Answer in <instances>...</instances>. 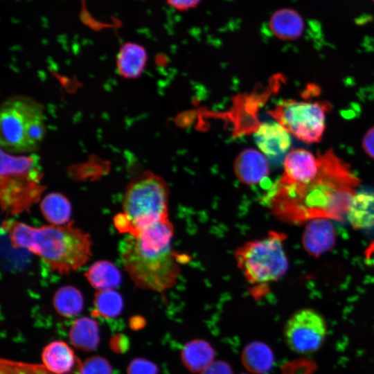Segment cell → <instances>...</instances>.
I'll return each mask as SVG.
<instances>
[{
	"mask_svg": "<svg viewBox=\"0 0 374 374\" xmlns=\"http://www.w3.org/2000/svg\"><path fill=\"white\" fill-rule=\"evenodd\" d=\"M322 153L323 170L312 183L286 193H269L265 204L282 220L341 218L347 213L359 179L349 165L338 157L332 149Z\"/></svg>",
	"mask_w": 374,
	"mask_h": 374,
	"instance_id": "obj_1",
	"label": "cell"
},
{
	"mask_svg": "<svg viewBox=\"0 0 374 374\" xmlns=\"http://www.w3.org/2000/svg\"><path fill=\"white\" fill-rule=\"evenodd\" d=\"M173 233L167 220L128 234L121 241L123 265L136 287L163 292L176 283L181 258L172 249Z\"/></svg>",
	"mask_w": 374,
	"mask_h": 374,
	"instance_id": "obj_2",
	"label": "cell"
},
{
	"mask_svg": "<svg viewBox=\"0 0 374 374\" xmlns=\"http://www.w3.org/2000/svg\"><path fill=\"white\" fill-rule=\"evenodd\" d=\"M2 226L13 247L28 249L61 274L78 269L91 256L89 234L73 226L71 222L33 227L23 222L5 221Z\"/></svg>",
	"mask_w": 374,
	"mask_h": 374,
	"instance_id": "obj_3",
	"label": "cell"
},
{
	"mask_svg": "<svg viewBox=\"0 0 374 374\" xmlns=\"http://www.w3.org/2000/svg\"><path fill=\"white\" fill-rule=\"evenodd\" d=\"M169 189L159 175L145 171L127 186L123 199V213L114 219L116 227L133 234L154 223L168 220Z\"/></svg>",
	"mask_w": 374,
	"mask_h": 374,
	"instance_id": "obj_4",
	"label": "cell"
},
{
	"mask_svg": "<svg viewBox=\"0 0 374 374\" xmlns=\"http://www.w3.org/2000/svg\"><path fill=\"white\" fill-rule=\"evenodd\" d=\"M46 133L43 106L33 98L15 96L7 98L0 109V143L6 152L35 151Z\"/></svg>",
	"mask_w": 374,
	"mask_h": 374,
	"instance_id": "obj_5",
	"label": "cell"
},
{
	"mask_svg": "<svg viewBox=\"0 0 374 374\" xmlns=\"http://www.w3.org/2000/svg\"><path fill=\"white\" fill-rule=\"evenodd\" d=\"M41 177L33 157L2 152L0 202L3 212L14 215L29 211L44 190Z\"/></svg>",
	"mask_w": 374,
	"mask_h": 374,
	"instance_id": "obj_6",
	"label": "cell"
},
{
	"mask_svg": "<svg viewBox=\"0 0 374 374\" xmlns=\"http://www.w3.org/2000/svg\"><path fill=\"white\" fill-rule=\"evenodd\" d=\"M284 239L283 233L270 231L265 238L249 241L237 249V265L249 283L265 286L285 274L288 261Z\"/></svg>",
	"mask_w": 374,
	"mask_h": 374,
	"instance_id": "obj_7",
	"label": "cell"
},
{
	"mask_svg": "<svg viewBox=\"0 0 374 374\" xmlns=\"http://www.w3.org/2000/svg\"><path fill=\"white\" fill-rule=\"evenodd\" d=\"M331 107L326 101L286 99L278 103L268 112L290 134L312 144L321 141L326 114Z\"/></svg>",
	"mask_w": 374,
	"mask_h": 374,
	"instance_id": "obj_8",
	"label": "cell"
},
{
	"mask_svg": "<svg viewBox=\"0 0 374 374\" xmlns=\"http://www.w3.org/2000/svg\"><path fill=\"white\" fill-rule=\"evenodd\" d=\"M327 334L326 323L317 311L303 308L294 312L284 328V338L291 350L311 354L323 345Z\"/></svg>",
	"mask_w": 374,
	"mask_h": 374,
	"instance_id": "obj_9",
	"label": "cell"
},
{
	"mask_svg": "<svg viewBox=\"0 0 374 374\" xmlns=\"http://www.w3.org/2000/svg\"><path fill=\"white\" fill-rule=\"evenodd\" d=\"M336 231L333 224L328 218H314L305 226L302 244L310 256L319 257L330 251L335 245Z\"/></svg>",
	"mask_w": 374,
	"mask_h": 374,
	"instance_id": "obj_10",
	"label": "cell"
},
{
	"mask_svg": "<svg viewBox=\"0 0 374 374\" xmlns=\"http://www.w3.org/2000/svg\"><path fill=\"white\" fill-rule=\"evenodd\" d=\"M254 138L261 152L274 159L286 155L291 145L290 134L277 122L260 124Z\"/></svg>",
	"mask_w": 374,
	"mask_h": 374,
	"instance_id": "obj_11",
	"label": "cell"
},
{
	"mask_svg": "<svg viewBox=\"0 0 374 374\" xmlns=\"http://www.w3.org/2000/svg\"><path fill=\"white\" fill-rule=\"evenodd\" d=\"M234 172L243 184L253 186L259 184L269 175V164L265 155L249 148L242 151L233 164Z\"/></svg>",
	"mask_w": 374,
	"mask_h": 374,
	"instance_id": "obj_12",
	"label": "cell"
},
{
	"mask_svg": "<svg viewBox=\"0 0 374 374\" xmlns=\"http://www.w3.org/2000/svg\"><path fill=\"white\" fill-rule=\"evenodd\" d=\"M43 364L55 374H70L81 366L82 362L65 342L53 341L42 353Z\"/></svg>",
	"mask_w": 374,
	"mask_h": 374,
	"instance_id": "obj_13",
	"label": "cell"
},
{
	"mask_svg": "<svg viewBox=\"0 0 374 374\" xmlns=\"http://www.w3.org/2000/svg\"><path fill=\"white\" fill-rule=\"evenodd\" d=\"M147 60V52L143 46L135 42H126L117 54L118 72L127 79L137 78L142 74Z\"/></svg>",
	"mask_w": 374,
	"mask_h": 374,
	"instance_id": "obj_14",
	"label": "cell"
},
{
	"mask_svg": "<svg viewBox=\"0 0 374 374\" xmlns=\"http://www.w3.org/2000/svg\"><path fill=\"white\" fill-rule=\"evenodd\" d=\"M346 215L355 229L374 227V192H355L349 202Z\"/></svg>",
	"mask_w": 374,
	"mask_h": 374,
	"instance_id": "obj_15",
	"label": "cell"
},
{
	"mask_svg": "<svg viewBox=\"0 0 374 374\" xmlns=\"http://www.w3.org/2000/svg\"><path fill=\"white\" fill-rule=\"evenodd\" d=\"M273 34L283 40H294L300 37L304 30V22L301 15L290 8L276 10L269 20Z\"/></svg>",
	"mask_w": 374,
	"mask_h": 374,
	"instance_id": "obj_16",
	"label": "cell"
},
{
	"mask_svg": "<svg viewBox=\"0 0 374 374\" xmlns=\"http://www.w3.org/2000/svg\"><path fill=\"white\" fill-rule=\"evenodd\" d=\"M69 340L79 350L86 352L96 350L100 342L98 323L89 317H80L74 321L69 329Z\"/></svg>",
	"mask_w": 374,
	"mask_h": 374,
	"instance_id": "obj_17",
	"label": "cell"
},
{
	"mask_svg": "<svg viewBox=\"0 0 374 374\" xmlns=\"http://www.w3.org/2000/svg\"><path fill=\"white\" fill-rule=\"evenodd\" d=\"M90 285L97 290H113L121 283L118 269L111 262L98 260L93 263L85 273Z\"/></svg>",
	"mask_w": 374,
	"mask_h": 374,
	"instance_id": "obj_18",
	"label": "cell"
},
{
	"mask_svg": "<svg viewBox=\"0 0 374 374\" xmlns=\"http://www.w3.org/2000/svg\"><path fill=\"white\" fill-rule=\"evenodd\" d=\"M215 352L211 345L203 340H194L184 346L181 351L184 364L193 372H202L213 362Z\"/></svg>",
	"mask_w": 374,
	"mask_h": 374,
	"instance_id": "obj_19",
	"label": "cell"
},
{
	"mask_svg": "<svg viewBox=\"0 0 374 374\" xmlns=\"http://www.w3.org/2000/svg\"><path fill=\"white\" fill-rule=\"evenodd\" d=\"M40 210L51 224L64 225L69 223L71 205L69 199L60 193L46 195L40 202Z\"/></svg>",
	"mask_w": 374,
	"mask_h": 374,
	"instance_id": "obj_20",
	"label": "cell"
},
{
	"mask_svg": "<svg viewBox=\"0 0 374 374\" xmlns=\"http://www.w3.org/2000/svg\"><path fill=\"white\" fill-rule=\"evenodd\" d=\"M244 366L254 373H265L272 367L274 356L271 349L262 342L255 341L245 347L242 353Z\"/></svg>",
	"mask_w": 374,
	"mask_h": 374,
	"instance_id": "obj_21",
	"label": "cell"
},
{
	"mask_svg": "<svg viewBox=\"0 0 374 374\" xmlns=\"http://www.w3.org/2000/svg\"><path fill=\"white\" fill-rule=\"evenodd\" d=\"M53 303L56 312L66 318L79 314L84 305L81 292L71 285L60 287L55 293Z\"/></svg>",
	"mask_w": 374,
	"mask_h": 374,
	"instance_id": "obj_22",
	"label": "cell"
},
{
	"mask_svg": "<svg viewBox=\"0 0 374 374\" xmlns=\"http://www.w3.org/2000/svg\"><path fill=\"white\" fill-rule=\"evenodd\" d=\"M94 306L101 317L112 319L121 313L123 301L121 295L114 290H100L95 294Z\"/></svg>",
	"mask_w": 374,
	"mask_h": 374,
	"instance_id": "obj_23",
	"label": "cell"
},
{
	"mask_svg": "<svg viewBox=\"0 0 374 374\" xmlns=\"http://www.w3.org/2000/svg\"><path fill=\"white\" fill-rule=\"evenodd\" d=\"M82 365V364H81ZM81 366L70 374H80ZM1 374H55L44 364H32L7 359L1 361Z\"/></svg>",
	"mask_w": 374,
	"mask_h": 374,
	"instance_id": "obj_24",
	"label": "cell"
},
{
	"mask_svg": "<svg viewBox=\"0 0 374 374\" xmlns=\"http://www.w3.org/2000/svg\"><path fill=\"white\" fill-rule=\"evenodd\" d=\"M80 374H112V368L106 359L93 356L82 363Z\"/></svg>",
	"mask_w": 374,
	"mask_h": 374,
	"instance_id": "obj_25",
	"label": "cell"
},
{
	"mask_svg": "<svg viewBox=\"0 0 374 374\" xmlns=\"http://www.w3.org/2000/svg\"><path fill=\"white\" fill-rule=\"evenodd\" d=\"M156 365L143 358L134 359L127 366V374H157Z\"/></svg>",
	"mask_w": 374,
	"mask_h": 374,
	"instance_id": "obj_26",
	"label": "cell"
},
{
	"mask_svg": "<svg viewBox=\"0 0 374 374\" xmlns=\"http://www.w3.org/2000/svg\"><path fill=\"white\" fill-rule=\"evenodd\" d=\"M362 145L365 153L374 159V126L366 132L362 139Z\"/></svg>",
	"mask_w": 374,
	"mask_h": 374,
	"instance_id": "obj_27",
	"label": "cell"
},
{
	"mask_svg": "<svg viewBox=\"0 0 374 374\" xmlns=\"http://www.w3.org/2000/svg\"><path fill=\"white\" fill-rule=\"evenodd\" d=\"M202 374H232L231 367L222 362H212Z\"/></svg>",
	"mask_w": 374,
	"mask_h": 374,
	"instance_id": "obj_28",
	"label": "cell"
},
{
	"mask_svg": "<svg viewBox=\"0 0 374 374\" xmlns=\"http://www.w3.org/2000/svg\"><path fill=\"white\" fill-rule=\"evenodd\" d=\"M201 0H166L172 8L179 10H187L196 7Z\"/></svg>",
	"mask_w": 374,
	"mask_h": 374,
	"instance_id": "obj_29",
	"label": "cell"
},
{
	"mask_svg": "<svg viewBox=\"0 0 374 374\" xmlns=\"http://www.w3.org/2000/svg\"><path fill=\"white\" fill-rule=\"evenodd\" d=\"M371 252L374 253V246H371Z\"/></svg>",
	"mask_w": 374,
	"mask_h": 374,
	"instance_id": "obj_30",
	"label": "cell"
},
{
	"mask_svg": "<svg viewBox=\"0 0 374 374\" xmlns=\"http://www.w3.org/2000/svg\"><path fill=\"white\" fill-rule=\"evenodd\" d=\"M374 1V0H373Z\"/></svg>",
	"mask_w": 374,
	"mask_h": 374,
	"instance_id": "obj_31",
	"label": "cell"
}]
</instances>
